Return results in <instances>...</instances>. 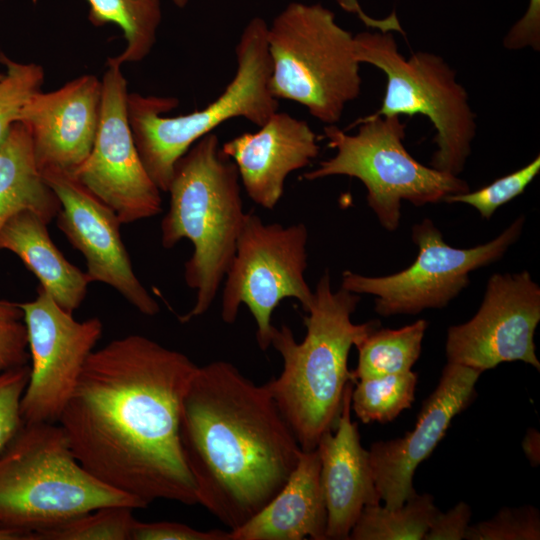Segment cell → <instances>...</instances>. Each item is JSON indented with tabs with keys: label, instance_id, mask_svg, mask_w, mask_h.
<instances>
[{
	"label": "cell",
	"instance_id": "ab89813d",
	"mask_svg": "<svg viewBox=\"0 0 540 540\" xmlns=\"http://www.w3.org/2000/svg\"><path fill=\"white\" fill-rule=\"evenodd\" d=\"M4 74L0 72V80L3 78Z\"/></svg>",
	"mask_w": 540,
	"mask_h": 540
},
{
	"label": "cell",
	"instance_id": "9c48e42d",
	"mask_svg": "<svg viewBox=\"0 0 540 540\" xmlns=\"http://www.w3.org/2000/svg\"><path fill=\"white\" fill-rule=\"evenodd\" d=\"M354 42L359 63L371 64L387 77L382 105L373 115L428 117L437 144L429 166L458 176L471 153L476 121L455 70L431 52L418 51L405 58L392 32H361L354 35Z\"/></svg>",
	"mask_w": 540,
	"mask_h": 540
},
{
	"label": "cell",
	"instance_id": "8d00e7d4",
	"mask_svg": "<svg viewBox=\"0 0 540 540\" xmlns=\"http://www.w3.org/2000/svg\"><path fill=\"white\" fill-rule=\"evenodd\" d=\"M524 453L532 466L540 463V434L536 429L529 428L522 442Z\"/></svg>",
	"mask_w": 540,
	"mask_h": 540
},
{
	"label": "cell",
	"instance_id": "9a60e30c",
	"mask_svg": "<svg viewBox=\"0 0 540 540\" xmlns=\"http://www.w3.org/2000/svg\"><path fill=\"white\" fill-rule=\"evenodd\" d=\"M41 174L61 205L57 226L83 254L90 281L111 286L140 313L156 315L160 307L134 273L115 212L71 174L56 169Z\"/></svg>",
	"mask_w": 540,
	"mask_h": 540
},
{
	"label": "cell",
	"instance_id": "8fae6325",
	"mask_svg": "<svg viewBox=\"0 0 540 540\" xmlns=\"http://www.w3.org/2000/svg\"><path fill=\"white\" fill-rule=\"evenodd\" d=\"M523 225L524 216H520L491 241L456 248L447 244L433 221L426 218L412 227L418 255L409 267L381 277L344 271L341 287L375 296L374 310L384 317L444 308L468 286L472 271L503 257L519 239Z\"/></svg>",
	"mask_w": 540,
	"mask_h": 540
},
{
	"label": "cell",
	"instance_id": "e0dca14e",
	"mask_svg": "<svg viewBox=\"0 0 540 540\" xmlns=\"http://www.w3.org/2000/svg\"><path fill=\"white\" fill-rule=\"evenodd\" d=\"M101 98V80L85 74L26 101L17 121L30 132L41 173L56 169L72 174L86 160L99 126Z\"/></svg>",
	"mask_w": 540,
	"mask_h": 540
},
{
	"label": "cell",
	"instance_id": "4316f807",
	"mask_svg": "<svg viewBox=\"0 0 540 540\" xmlns=\"http://www.w3.org/2000/svg\"><path fill=\"white\" fill-rule=\"evenodd\" d=\"M133 508L104 506L34 533V540H131Z\"/></svg>",
	"mask_w": 540,
	"mask_h": 540
},
{
	"label": "cell",
	"instance_id": "52a82bcc",
	"mask_svg": "<svg viewBox=\"0 0 540 540\" xmlns=\"http://www.w3.org/2000/svg\"><path fill=\"white\" fill-rule=\"evenodd\" d=\"M272 95L303 105L325 125L337 124L361 93L354 35L320 3H289L267 30Z\"/></svg>",
	"mask_w": 540,
	"mask_h": 540
},
{
	"label": "cell",
	"instance_id": "7a4b0ae2",
	"mask_svg": "<svg viewBox=\"0 0 540 540\" xmlns=\"http://www.w3.org/2000/svg\"><path fill=\"white\" fill-rule=\"evenodd\" d=\"M179 436L198 504L230 530L279 493L302 452L267 386L223 360L197 366Z\"/></svg>",
	"mask_w": 540,
	"mask_h": 540
},
{
	"label": "cell",
	"instance_id": "ffe728a7",
	"mask_svg": "<svg viewBox=\"0 0 540 540\" xmlns=\"http://www.w3.org/2000/svg\"><path fill=\"white\" fill-rule=\"evenodd\" d=\"M317 448L303 451L285 486L229 540H326L327 509Z\"/></svg>",
	"mask_w": 540,
	"mask_h": 540
},
{
	"label": "cell",
	"instance_id": "7402d4cb",
	"mask_svg": "<svg viewBox=\"0 0 540 540\" xmlns=\"http://www.w3.org/2000/svg\"><path fill=\"white\" fill-rule=\"evenodd\" d=\"M60 208L35 163L28 128L16 121L0 145V231L18 212L33 211L48 224Z\"/></svg>",
	"mask_w": 540,
	"mask_h": 540
},
{
	"label": "cell",
	"instance_id": "f1b7e54d",
	"mask_svg": "<svg viewBox=\"0 0 540 540\" xmlns=\"http://www.w3.org/2000/svg\"><path fill=\"white\" fill-rule=\"evenodd\" d=\"M539 171L540 157L538 155L524 167L480 189L449 195L443 201L468 204L475 208L482 218L489 220L499 207L521 195Z\"/></svg>",
	"mask_w": 540,
	"mask_h": 540
},
{
	"label": "cell",
	"instance_id": "30bf717a",
	"mask_svg": "<svg viewBox=\"0 0 540 540\" xmlns=\"http://www.w3.org/2000/svg\"><path fill=\"white\" fill-rule=\"evenodd\" d=\"M308 231L303 223L265 224L253 211L245 214L236 251L225 275L221 317L233 323L241 304L251 312L261 350L271 346L272 313L285 298L297 299L306 312L314 293L305 280Z\"/></svg>",
	"mask_w": 540,
	"mask_h": 540
},
{
	"label": "cell",
	"instance_id": "1f68e13d",
	"mask_svg": "<svg viewBox=\"0 0 540 540\" xmlns=\"http://www.w3.org/2000/svg\"><path fill=\"white\" fill-rule=\"evenodd\" d=\"M29 374V364L0 373V452L24 424L20 405Z\"/></svg>",
	"mask_w": 540,
	"mask_h": 540
},
{
	"label": "cell",
	"instance_id": "4dcf8cb0",
	"mask_svg": "<svg viewBox=\"0 0 540 540\" xmlns=\"http://www.w3.org/2000/svg\"><path fill=\"white\" fill-rule=\"evenodd\" d=\"M27 328L20 303L0 299V373L28 365Z\"/></svg>",
	"mask_w": 540,
	"mask_h": 540
},
{
	"label": "cell",
	"instance_id": "277c9868",
	"mask_svg": "<svg viewBox=\"0 0 540 540\" xmlns=\"http://www.w3.org/2000/svg\"><path fill=\"white\" fill-rule=\"evenodd\" d=\"M169 210L162 219L161 241L166 249L188 239L193 254L184 277L195 290L192 309L182 322L206 313L212 305L236 251L245 212L235 163L211 132L177 161L168 191Z\"/></svg>",
	"mask_w": 540,
	"mask_h": 540
},
{
	"label": "cell",
	"instance_id": "484cf974",
	"mask_svg": "<svg viewBox=\"0 0 540 540\" xmlns=\"http://www.w3.org/2000/svg\"><path fill=\"white\" fill-rule=\"evenodd\" d=\"M418 382L412 370L358 379L351 394V409L362 423H387L411 407Z\"/></svg>",
	"mask_w": 540,
	"mask_h": 540
},
{
	"label": "cell",
	"instance_id": "f35d334b",
	"mask_svg": "<svg viewBox=\"0 0 540 540\" xmlns=\"http://www.w3.org/2000/svg\"><path fill=\"white\" fill-rule=\"evenodd\" d=\"M171 1L176 7L180 8V9L186 7V5L189 2V0H171Z\"/></svg>",
	"mask_w": 540,
	"mask_h": 540
},
{
	"label": "cell",
	"instance_id": "603a6c76",
	"mask_svg": "<svg viewBox=\"0 0 540 540\" xmlns=\"http://www.w3.org/2000/svg\"><path fill=\"white\" fill-rule=\"evenodd\" d=\"M36 2V0H33ZM88 19L95 27L117 25L126 41L124 50L107 59L106 65L121 67L144 60L157 39L162 20L160 0H86Z\"/></svg>",
	"mask_w": 540,
	"mask_h": 540
},
{
	"label": "cell",
	"instance_id": "6da1fadb",
	"mask_svg": "<svg viewBox=\"0 0 540 540\" xmlns=\"http://www.w3.org/2000/svg\"><path fill=\"white\" fill-rule=\"evenodd\" d=\"M196 368L138 334L93 350L58 420L84 469L143 508L160 499L198 504L179 436Z\"/></svg>",
	"mask_w": 540,
	"mask_h": 540
},
{
	"label": "cell",
	"instance_id": "836d02e7",
	"mask_svg": "<svg viewBox=\"0 0 540 540\" xmlns=\"http://www.w3.org/2000/svg\"><path fill=\"white\" fill-rule=\"evenodd\" d=\"M471 515V508L465 502H459L447 512L438 510L430 523L424 540L465 539Z\"/></svg>",
	"mask_w": 540,
	"mask_h": 540
},
{
	"label": "cell",
	"instance_id": "d590c367",
	"mask_svg": "<svg viewBox=\"0 0 540 540\" xmlns=\"http://www.w3.org/2000/svg\"><path fill=\"white\" fill-rule=\"evenodd\" d=\"M337 4L347 12L354 13L368 27L375 28L382 32L404 33L400 22L393 12L384 19H375L367 15L361 8L358 0H335Z\"/></svg>",
	"mask_w": 540,
	"mask_h": 540
},
{
	"label": "cell",
	"instance_id": "d6986e66",
	"mask_svg": "<svg viewBox=\"0 0 540 540\" xmlns=\"http://www.w3.org/2000/svg\"><path fill=\"white\" fill-rule=\"evenodd\" d=\"M353 384L349 382L345 387L334 430L325 433L317 445L327 509L326 539H349L363 508L381 502L369 452L361 444L358 424L351 420Z\"/></svg>",
	"mask_w": 540,
	"mask_h": 540
},
{
	"label": "cell",
	"instance_id": "74e56055",
	"mask_svg": "<svg viewBox=\"0 0 540 540\" xmlns=\"http://www.w3.org/2000/svg\"><path fill=\"white\" fill-rule=\"evenodd\" d=\"M0 540H34V538L30 532L0 525Z\"/></svg>",
	"mask_w": 540,
	"mask_h": 540
},
{
	"label": "cell",
	"instance_id": "cb8c5ba5",
	"mask_svg": "<svg viewBox=\"0 0 540 540\" xmlns=\"http://www.w3.org/2000/svg\"><path fill=\"white\" fill-rule=\"evenodd\" d=\"M427 327L428 322L419 319L398 329L375 328L356 346L354 381L410 371L420 356Z\"/></svg>",
	"mask_w": 540,
	"mask_h": 540
},
{
	"label": "cell",
	"instance_id": "2e32d148",
	"mask_svg": "<svg viewBox=\"0 0 540 540\" xmlns=\"http://www.w3.org/2000/svg\"><path fill=\"white\" fill-rule=\"evenodd\" d=\"M483 372L448 363L432 394L423 402L415 427L403 437L374 442L369 452L374 482L384 506L395 509L417 492L413 476L444 437L452 419L475 396V385Z\"/></svg>",
	"mask_w": 540,
	"mask_h": 540
},
{
	"label": "cell",
	"instance_id": "8992f818",
	"mask_svg": "<svg viewBox=\"0 0 540 540\" xmlns=\"http://www.w3.org/2000/svg\"><path fill=\"white\" fill-rule=\"evenodd\" d=\"M104 506L143 508L84 469L59 424L24 423L0 452V525L34 538Z\"/></svg>",
	"mask_w": 540,
	"mask_h": 540
},
{
	"label": "cell",
	"instance_id": "5bb4252c",
	"mask_svg": "<svg viewBox=\"0 0 540 540\" xmlns=\"http://www.w3.org/2000/svg\"><path fill=\"white\" fill-rule=\"evenodd\" d=\"M540 321V287L528 271L496 273L467 322L447 330L448 363L482 372L503 362L522 361L540 370L534 343Z\"/></svg>",
	"mask_w": 540,
	"mask_h": 540
},
{
	"label": "cell",
	"instance_id": "ba28073f",
	"mask_svg": "<svg viewBox=\"0 0 540 540\" xmlns=\"http://www.w3.org/2000/svg\"><path fill=\"white\" fill-rule=\"evenodd\" d=\"M358 132L350 135L336 124L325 125L324 136L336 154L303 174L308 181L345 175L360 180L367 203L387 231H395L401 219V203L416 207L443 201L470 190L467 182L418 162L406 150L405 124L400 117L369 115L357 120Z\"/></svg>",
	"mask_w": 540,
	"mask_h": 540
},
{
	"label": "cell",
	"instance_id": "ac0fdd59",
	"mask_svg": "<svg viewBox=\"0 0 540 540\" xmlns=\"http://www.w3.org/2000/svg\"><path fill=\"white\" fill-rule=\"evenodd\" d=\"M236 165L249 198L273 209L282 197L285 180L306 167L319 153L317 136L308 123L275 112L257 132L243 133L221 146Z\"/></svg>",
	"mask_w": 540,
	"mask_h": 540
},
{
	"label": "cell",
	"instance_id": "f546056e",
	"mask_svg": "<svg viewBox=\"0 0 540 540\" xmlns=\"http://www.w3.org/2000/svg\"><path fill=\"white\" fill-rule=\"evenodd\" d=\"M465 539L539 540V510L532 505L502 508L491 519L469 526Z\"/></svg>",
	"mask_w": 540,
	"mask_h": 540
},
{
	"label": "cell",
	"instance_id": "5b68a950",
	"mask_svg": "<svg viewBox=\"0 0 540 540\" xmlns=\"http://www.w3.org/2000/svg\"><path fill=\"white\" fill-rule=\"evenodd\" d=\"M268 24L253 17L235 47L236 72L227 87L203 109L167 117L179 104L175 97L128 93L127 115L141 161L160 191L167 192L177 161L203 136L232 118L261 127L279 102L269 88L272 64Z\"/></svg>",
	"mask_w": 540,
	"mask_h": 540
},
{
	"label": "cell",
	"instance_id": "3957f363",
	"mask_svg": "<svg viewBox=\"0 0 540 540\" xmlns=\"http://www.w3.org/2000/svg\"><path fill=\"white\" fill-rule=\"evenodd\" d=\"M313 293L303 341L297 342L287 325L274 328L271 346L281 355L283 370L265 383L303 451L316 449L321 437L334 430L345 387L355 383L349 352L380 326L377 320L352 322L360 296L342 287L333 292L327 270Z\"/></svg>",
	"mask_w": 540,
	"mask_h": 540
},
{
	"label": "cell",
	"instance_id": "d4e9b609",
	"mask_svg": "<svg viewBox=\"0 0 540 540\" xmlns=\"http://www.w3.org/2000/svg\"><path fill=\"white\" fill-rule=\"evenodd\" d=\"M438 509L430 494H415L402 506H365L353 526L351 540H424Z\"/></svg>",
	"mask_w": 540,
	"mask_h": 540
},
{
	"label": "cell",
	"instance_id": "83f0119b",
	"mask_svg": "<svg viewBox=\"0 0 540 540\" xmlns=\"http://www.w3.org/2000/svg\"><path fill=\"white\" fill-rule=\"evenodd\" d=\"M0 64L6 73L0 80V145L6 139L12 125L26 101L41 90L44 68L36 63H19L0 52Z\"/></svg>",
	"mask_w": 540,
	"mask_h": 540
},
{
	"label": "cell",
	"instance_id": "44dd1931",
	"mask_svg": "<svg viewBox=\"0 0 540 540\" xmlns=\"http://www.w3.org/2000/svg\"><path fill=\"white\" fill-rule=\"evenodd\" d=\"M0 250L17 255L65 311L73 314L82 304L91 281L56 247L37 213L24 210L12 216L0 231Z\"/></svg>",
	"mask_w": 540,
	"mask_h": 540
},
{
	"label": "cell",
	"instance_id": "d6a6232c",
	"mask_svg": "<svg viewBox=\"0 0 540 540\" xmlns=\"http://www.w3.org/2000/svg\"><path fill=\"white\" fill-rule=\"evenodd\" d=\"M131 540H229V532L200 531L176 522H140L135 520Z\"/></svg>",
	"mask_w": 540,
	"mask_h": 540
},
{
	"label": "cell",
	"instance_id": "7c38bea8",
	"mask_svg": "<svg viewBox=\"0 0 540 540\" xmlns=\"http://www.w3.org/2000/svg\"><path fill=\"white\" fill-rule=\"evenodd\" d=\"M30 354V374L20 405L24 423H58L84 364L102 336L97 317L76 321L41 287L20 303Z\"/></svg>",
	"mask_w": 540,
	"mask_h": 540
},
{
	"label": "cell",
	"instance_id": "4fadbf2b",
	"mask_svg": "<svg viewBox=\"0 0 540 540\" xmlns=\"http://www.w3.org/2000/svg\"><path fill=\"white\" fill-rule=\"evenodd\" d=\"M106 66L95 141L89 156L71 175L110 207L121 224H128L161 213L162 200L131 132L127 80L121 67Z\"/></svg>",
	"mask_w": 540,
	"mask_h": 540
},
{
	"label": "cell",
	"instance_id": "e575fe53",
	"mask_svg": "<svg viewBox=\"0 0 540 540\" xmlns=\"http://www.w3.org/2000/svg\"><path fill=\"white\" fill-rule=\"evenodd\" d=\"M510 50L531 47L540 49V0H529L525 14L510 28L503 39Z\"/></svg>",
	"mask_w": 540,
	"mask_h": 540
}]
</instances>
